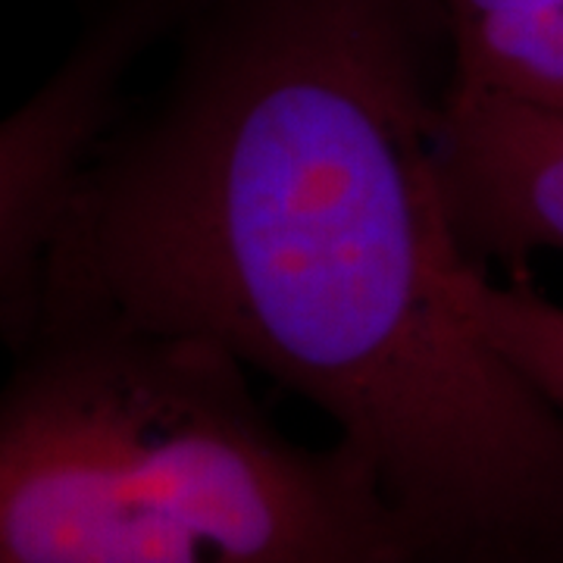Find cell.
Segmentation results:
<instances>
[{
    "label": "cell",
    "mask_w": 563,
    "mask_h": 563,
    "mask_svg": "<svg viewBox=\"0 0 563 563\" xmlns=\"http://www.w3.org/2000/svg\"><path fill=\"white\" fill-rule=\"evenodd\" d=\"M454 81L563 110V7L483 38L451 44Z\"/></svg>",
    "instance_id": "cell-6"
},
{
    "label": "cell",
    "mask_w": 563,
    "mask_h": 563,
    "mask_svg": "<svg viewBox=\"0 0 563 563\" xmlns=\"http://www.w3.org/2000/svg\"><path fill=\"white\" fill-rule=\"evenodd\" d=\"M185 0H101L57 69L0 117V301L32 266L129 81L166 44Z\"/></svg>",
    "instance_id": "cell-3"
},
{
    "label": "cell",
    "mask_w": 563,
    "mask_h": 563,
    "mask_svg": "<svg viewBox=\"0 0 563 563\" xmlns=\"http://www.w3.org/2000/svg\"><path fill=\"white\" fill-rule=\"evenodd\" d=\"M444 288L485 342L563 410V303L523 279L498 285L461 254L444 269Z\"/></svg>",
    "instance_id": "cell-5"
},
{
    "label": "cell",
    "mask_w": 563,
    "mask_h": 563,
    "mask_svg": "<svg viewBox=\"0 0 563 563\" xmlns=\"http://www.w3.org/2000/svg\"><path fill=\"white\" fill-rule=\"evenodd\" d=\"M166 44L0 339L113 322L217 344L332 422L417 563H563V410L444 288V0H185Z\"/></svg>",
    "instance_id": "cell-1"
},
{
    "label": "cell",
    "mask_w": 563,
    "mask_h": 563,
    "mask_svg": "<svg viewBox=\"0 0 563 563\" xmlns=\"http://www.w3.org/2000/svg\"><path fill=\"white\" fill-rule=\"evenodd\" d=\"M0 383V563H410L342 444L282 432L217 344L69 322Z\"/></svg>",
    "instance_id": "cell-2"
},
{
    "label": "cell",
    "mask_w": 563,
    "mask_h": 563,
    "mask_svg": "<svg viewBox=\"0 0 563 563\" xmlns=\"http://www.w3.org/2000/svg\"><path fill=\"white\" fill-rule=\"evenodd\" d=\"M444 225L463 261L523 273L563 254V110L451 76L435 132Z\"/></svg>",
    "instance_id": "cell-4"
}]
</instances>
